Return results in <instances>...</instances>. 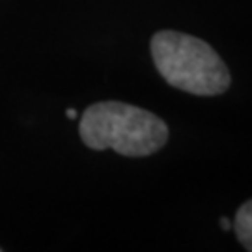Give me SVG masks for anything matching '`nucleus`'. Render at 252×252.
I'll return each mask as SVG.
<instances>
[{"instance_id": "obj_1", "label": "nucleus", "mask_w": 252, "mask_h": 252, "mask_svg": "<svg viewBox=\"0 0 252 252\" xmlns=\"http://www.w3.org/2000/svg\"><path fill=\"white\" fill-rule=\"evenodd\" d=\"M79 135L92 150H114L124 157H148L168 142L159 116L122 101H101L84 110Z\"/></svg>"}, {"instance_id": "obj_5", "label": "nucleus", "mask_w": 252, "mask_h": 252, "mask_svg": "<svg viewBox=\"0 0 252 252\" xmlns=\"http://www.w3.org/2000/svg\"><path fill=\"white\" fill-rule=\"evenodd\" d=\"M65 116L69 118V120H75V118H77V110H75V108H67V110H65Z\"/></svg>"}, {"instance_id": "obj_4", "label": "nucleus", "mask_w": 252, "mask_h": 252, "mask_svg": "<svg viewBox=\"0 0 252 252\" xmlns=\"http://www.w3.org/2000/svg\"><path fill=\"white\" fill-rule=\"evenodd\" d=\"M219 222H220V228H222L224 232H230V230H232V222H230V219H226V217H222V219H220Z\"/></svg>"}, {"instance_id": "obj_3", "label": "nucleus", "mask_w": 252, "mask_h": 252, "mask_svg": "<svg viewBox=\"0 0 252 252\" xmlns=\"http://www.w3.org/2000/svg\"><path fill=\"white\" fill-rule=\"evenodd\" d=\"M232 228L237 235V241L243 245L245 251L252 252V198L247 200L243 206L237 209Z\"/></svg>"}, {"instance_id": "obj_2", "label": "nucleus", "mask_w": 252, "mask_h": 252, "mask_svg": "<svg viewBox=\"0 0 252 252\" xmlns=\"http://www.w3.org/2000/svg\"><path fill=\"white\" fill-rule=\"evenodd\" d=\"M150 49L159 75L178 90L200 97H213L224 94L232 84L224 60L200 37L176 30H161L153 34Z\"/></svg>"}]
</instances>
